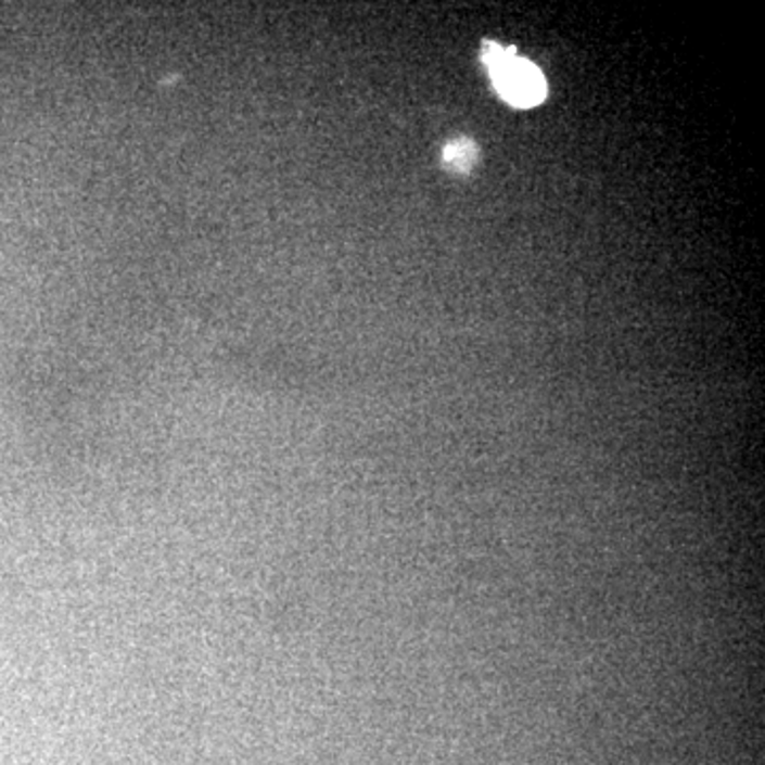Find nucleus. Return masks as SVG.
Returning a JSON list of instances; mask_svg holds the SVG:
<instances>
[{"label": "nucleus", "instance_id": "nucleus-1", "mask_svg": "<svg viewBox=\"0 0 765 765\" xmlns=\"http://www.w3.org/2000/svg\"><path fill=\"white\" fill-rule=\"evenodd\" d=\"M489 73L496 92L512 106L530 109L547 97V79L543 71L525 58L510 55L509 60Z\"/></svg>", "mask_w": 765, "mask_h": 765}, {"label": "nucleus", "instance_id": "nucleus-2", "mask_svg": "<svg viewBox=\"0 0 765 765\" xmlns=\"http://www.w3.org/2000/svg\"><path fill=\"white\" fill-rule=\"evenodd\" d=\"M479 160V148L472 139L459 137L445 145L443 166L454 175H468Z\"/></svg>", "mask_w": 765, "mask_h": 765}, {"label": "nucleus", "instance_id": "nucleus-3", "mask_svg": "<svg viewBox=\"0 0 765 765\" xmlns=\"http://www.w3.org/2000/svg\"><path fill=\"white\" fill-rule=\"evenodd\" d=\"M510 55H517V50L514 48H502L500 43L496 41H485L483 43V50H481V60L483 64L494 71L496 66H500L505 60H509Z\"/></svg>", "mask_w": 765, "mask_h": 765}]
</instances>
